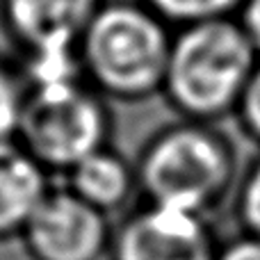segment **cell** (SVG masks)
<instances>
[{"label": "cell", "instance_id": "cell-1", "mask_svg": "<svg viewBox=\"0 0 260 260\" xmlns=\"http://www.w3.org/2000/svg\"><path fill=\"white\" fill-rule=\"evenodd\" d=\"M171 37L146 3L103 0L80 39L85 78L103 96L137 101L165 85Z\"/></svg>", "mask_w": 260, "mask_h": 260}, {"label": "cell", "instance_id": "cell-2", "mask_svg": "<svg viewBox=\"0 0 260 260\" xmlns=\"http://www.w3.org/2000/svg\"><path fill=\"white\" fill-rule=\"evenodd\" d=\"M256 57V48L238 21L192 23L171 41L162 87L171 103L189 117H217L240 103L258 67Z\"/></svg>", "mask_w": 260, "mask_h": 260}, {"label": "cell", "instance_id": "cell-3", "mask_svg": "<svg viewBox=\"0 0 260 260\" xmlns=\"http://www.w3.org/2000/svg\"><path fill=\"white\" fill-rule=\"evenodd\" d=\"M108 137L110 110L87 78L27 85L18 142L50 176H64L87 155L108 146Z\"/></svg>", "mask_w": 260, "mask_h": 260}, {"label": "cell", "instance_id": "cell-4", "mask_svg": "<svg viewBox=\"0 0 260 260\" xmlns=\"http://www.w3.org/2000/svg\"><path fill=\"white\" fill-rule=\"evenodd\" d=\"M233 176L226 142L203 126H178L157 135L137 167V183L153 206L203 215Z\"/></svg>", "mask_w": 260, "mask_h": 260}, {"label": "cell", "instance_id": "cell-5", "mask_svg": "<svg viewBox=\"0 0 260 260\" xmlns=\"http://www.w3.org/2000/svg\"><path fill=\"white\" fill-rule=\"evenodd\" d=\"M112 233L110 217L64 185L32 212L18 247L27 260H110Z\"/></svg>", "mask_w": 260, "mask_h": 260}, {"label": "cell", "instance_id": "cell-6", "mask_svg": "<svg viewBox=\"0 0 260 260\" xmlns=\"http://www.w3.org/2000/svg\"><path fill=\"white\" fill-rule=\"evenodd\" d=\"M217 253L203 215L153 203L114 229L110 247V260H217Z\"/></svg>", "mask_w": 260, "mask_h": 260}, {"label": "cell", "instance_id": "cell-7", "mask_svg": "<svg viewBox=\"0 0 260 260\" xmlns=\"http://www.w3.org/2000/svg\"><path fill=\"white\" fill-rule=\"evenodd\" d=\"M103 0H0V21L23 57L78 53Z\"/></svg>", "mask_w": 260, "mask_h": 260}, {"label": "cell", "instance_id": "cell-8", "mask_svg": "<svg viewBox=\"0 0 260 260\" xmlns=\"http://www.w3.org/2000/svg\"><path fill=\"white\" fill-rule=\"evenodd\" d=\"M50 189V174L18 139L0 142V247L18 242L27 219Z\"/></svg>", "mask_w": 260, "mask_h": 260}, {"label": "cell", "instance_id": "cell-9", "mask_svg": "<svg viewBox=\"0 0 260 260\" xmlns=\"http://www.w3.org/2000/svg\"><path fill=\"white\" fill-rule=\"evenodd\" d=\"M64 185L110 217L128 206L133 189L139 183L137 169L128 165L126 157L110 146H103L69 169L64 174Z\"/></svg>", "mask_w": 260, "mask_h": 260}, {"label": "cell", "instance_id": "cell-10", "mask_svg": "<svg viewBox=\"0 0 260 260\" xmlns=\"http://www.w3.org/2000/svg\"><path fill=\"white\" fill-rule=\"evenodd\" d=\"M27 103V82L18 64L0 59V142L18 139Z\"/></svg>", "mask_w": 260, "mask_h": 260}, {"label": "cell", "instance_id": "cell-11", "mask_svg": "<svg viewBox=\"0 0 260 260\" xmlns=\"http://www.w3.org/2000/svg\"><path fill=\"white\" fill-rule=\"evenodd\" d=\"M157 16L176 23H199L210 18H226V14L240 9L244 0H144Z\"/></svg>", "mask_w": 260, "mask_h": 260}, {"label": "cell", "instance_id": "cell-12", "mask_svg": "<svg viewBox=\"0 0 260 260\" xmlns=\"http://www.w3.org/2000/svg\"><path fill=\"white\" fill-rule=\"evenodd\" d=\"M240 217L249 235L260 238V162L251 169L240 194Z\"/></svg>", "mask_w": 260, "mask_h": 260}, {"label": "cell", "instance_id": "cell-13", "mask_svg": "<svg viewBox=\"0 0 260 260\" xmlns=\"http://www.w3.org/2000/svg\"><path fill=\"white\" fill-rule=\"evenodd\" d=\"M240 114L247 130L253 137L260 139V64L253 69L251 78H249L247 87H244L242 96H240Z\"/></svg>", "mask_w": 260, "mask_h": 260}, {"label": "cell", "instance_id": "cell-14", "mask_svg": "<svg viewBox=\"0 0 260 260\" xmlns=\"http://www.w3.org/2000/svg\"><path fill=\"white\" fill-rule=\"evenodd\" d=\"M217 260H260V238L247 233L244 238L219 249Z\"/></svg>", "mask_w": 260, "mask_h": 260}, {"label": "cell", "instance_id": "cell-15", "mask_svg": "<svg viewBox=\"0 0 260 260\" xmlns=\"http://www.w3.org/2000/svg\"><path fill=\"white\" fill-rule=\"evenodd\" d=\"M240 25L249 37L251 46L260 55V0H244L240 5Z\"/></svg>", "mask_w": 260, "mask_h": 260}]
</instances>
